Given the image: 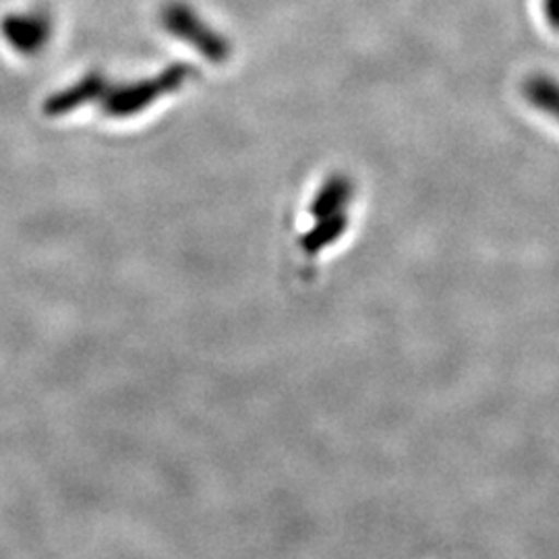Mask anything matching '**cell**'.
Here are the masks:
<instances>
[{"label":"cell","instance_id":"obj_1","mask_svg":"<svg viewBox=\"0 0 559 559\" xmlns=\"http://www.w3.org/2000/svg\"><path fill=\"white\" fill-rule=\"evenodd\" d=\"M0 34L21 55H34L50 38V21L41 13H13L0 21Z\"/></svg>","mask_w":559,"mask_h":559},{"label":"cell","instance_id":"obj_3","mask_svg":"<svg viewBox=\"0 0 559 559\" xmlns=\"http://www.w3.org/2000/svg\"><path fill=\"white\" fill-rule=\"evenodd\" d=\"M543 13L549 27L559 32V0H543Z\"/></svg>","mask_w":559,"mask_h":559},{"label":"cell","instance_id":"obj_2","mask_svg":"<svg viewBox=\"0 0 559 559\" xmlns=\"http://www.w3.org/2000/svg\"><path fill=\"white\" fill-rule=\"evenodd\" d=\"M524 96L537 110L559 120V81L547 75H533L524 81Z\"/></svg>","mask_w":559,"mask_h":559}]
</instances>
